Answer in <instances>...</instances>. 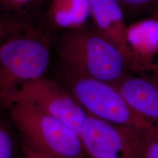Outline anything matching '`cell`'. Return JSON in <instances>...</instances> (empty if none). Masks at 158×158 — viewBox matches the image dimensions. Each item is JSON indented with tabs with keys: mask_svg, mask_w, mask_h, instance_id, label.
<instances>
[{
	"mask_svg": "<svg viewBox=\"0 0 158 158\" xmlns=\"http://www.w3.org/2000/svg\"><path fill=\"white\" fill-rule=\"evenodd\" d=\"M21 146H22L23 158H60L37 151V150L28 147L22 142H21Z\"/></svg>",
	"mask_w": 158,
	"mask_h": 158,
	"instance_id": "cell-16",
	"label": "cell"
},
{
	"mask_svg": "<svg viewBox=\"0 0 158 158\" xmlns=\"http://www.w3.org/2000/svg\"><path fill=\"white\" fill-rule=\"evenodd\" d=\"M80 135L88 158H134L118 126L89 115Z\"/></svg>",
	"mask_w": 158,
	"mask_h": 158,
	"instance_id": "cell-7",
	"label": "cell"
},
{
	"mask_svg": "<svg viewBox=\"0 0 158 158\" xmlns=\"http://www.w3.org/2000/svg\"><path fill=\"white\" fill-rule=\"evenodd\" d=\"M0 158H23L21 138L7 110H0Z\"/></svg>",
	"mask_w": 158,
	"mask_h": 158,
	"instance_id": "cell-13",
	"label": "cell"
},
{
	"mask_svg": "<svg viewBox=\"0 0 158 158\" xmlns=\"http://www.w3.org/2000/svg\"><path fill=\"white\" fill-rule=\"evenodd\" d=\"M127 36L142 73L149 71L158 51V19L152 17L128 26Z\"/></svg>",
	"mask_w": 158,
	"mask_h": 158,
	"instance_id": "cell-9",
	"label": "cell"
},
{
	"mask_svg": "<svg viewBox=\"0 0 158 158\" xmlns=\"http://www.w3.org/2000/svg\"><path fill=\"white\" fill-rule=\"evenodd\" d=\"M123 10L125 16H136L158 7V0H116Z\"/></svg>",
	"mask_w": 158,
	"mask_h": 158,
	"instance_id": "cell-14",
	"label": "cell"
},
{
	"mask_svg": "<svg viewBox=\"0 0 158 158\" xmlns=\"http://www.w3.org/2000/svg\"><path fill=\"white\" fill-rule=\"evenodd\" d=\"M58 81L70 91L88 115L122 127H144L152 124L132 109L114 84L62 69Z\"/></svg>",
	"mask_w": 158,
	"mask_h": 158,
	"instance_id": "cell-4",
	"label": "cell"
},
{
	"mask_svg": "<svg viewBox=\"0 0 158 158\" xmlns=\"http://www.w3.org/2000/svg\"><path fill=\"white\" fill-rule=\"evenodd\" d=\"M115 86L136 114L158 124V83L152 77L131 74Z\"/></svg>",
	"mask_w": 158,
	"mask_h": 158,
	"instance_id": "cell-8",
	"label": "cell"
},
{
	"mask_svg": "<svg viewBox=\"0 0 158 158\" xmlns=\"http://www.w3.org/2000/svg\"><path fill=\"white\" fill-rule=\"evenodd\" d=\"M93 26L102 36L119 49L133 73H142L127 41L125 14L116 0H89Z\"/></svg>",
	"mask_w": 158,
	"mask_h": 158,
	"instance_id": "cell-6",
	"label": "cell"
},
{
	"mask_svg": "<svg viewBox=\"0 0 158 158\" xmlns=\"http://www.w3.org/2000/svg\"><path fill=\"white\" fill-rule=\"evenodd\" d=\"M50 62V41L39 28L0 45V110H7L26 84L44 76Z\"/></svg>",
	"mask_w": 158,
	"mask_h": 158,
	"instance_id": "cell-2",
	"label": "cell"
},
{
	"mask_svg": "<svg viewBox=\"0 0 158 158\" xmlns=\"http://www.w3.org/2000/svg\"><path fill=\"white\" fill-rule=\"evenodd\" d=\"M7 112L28 147L60 158H88L80 134L64 122L21 100H15Z\"/></svg>",
	"mask_w": 158,
	"mask_h": 158,
	"instance_id": "cell-3",
	"label": "cell"
},
{
	"mask_svg": "<svg viewBox=\"0 0 158 158\" xmlns=\"http://www.w3.org/2000/svg\"><path fill=\"white\" fill-rule=\"evenodd\" d=\"M149 71L151 73V76L158 83V63H153Z\"/></svg>",
	"mask_w": 158,
	"mask_h": 158,
	"instance_id": "cell-17",
	"label": "cell"
},
{
	"mask_svg": "<svg viewBox=\"0 0 158 158\" xmlns=\"http://www.w3.org/2000/svg\"><path fill=\"white\" fill-rule=\"evenodd\" d=\"M38 29L32 24H23L0 21V45L18 35Z\"/></svg>",
	"mask_w": 158,
	"mask_h": 158,
	"instance_id": "cell-15",
	"label": "cell"
},
{
	"mask_svg": "<svg viewBox=\"0 0 158 158\" xmlns=\"http://www.w3.org/2000/svg\"><path fill=\"white\" fill-rule=\"evenodd\" d=\"M152 15L154 18H156V19H158V7L155 10V11L152 13Z\"/></svg>",
	"mask_w": 158,
	"mask_h": 158,
	"instance_id": "cell-18",
	"label": "cell"
},
{
	"mask_svg": "<svg viewBox=\"0 0 158 158\" xmlns=\"http://www.w3.org/2000/svg\"><path fill=\"white\" fill-rule=\"evenodd\" d=\"M15 100L33 105L44 113L64 122L79 134L89 116L64 84L45 76L23 86Z\"/></svg>",
	"mask_w": 158,
	"mask_h": 158,
	"instance_id": "cell-5",
	"label": "cell"
},
{
	"mask_svg": "<svg viewBox=\"0 0 158 158\" xmlns=\"http://www.w3.org/2000/svg\"><path fill=\"white\" fill-rule=\"evenodd\" d=\"M50 0H0V21L32 24L33 20Z\"/></svg>",
	"mask_w": 158,
	"mask_h": 158,
	"instance_id": "cell-12",
	"label": "cell"
},
{
	"mask_svg": "<svg viewBox=\"0 0 158 158\" xmlns=\"http://www.w3.org/2000/svg\"><path fill=\"white\" fill-rule=\"evenodd\" d=\"M89 18V0H50L44 13L49 27L63 31L81 28Z\"/></svg>",
	"mask_w": 158,
	"mask_h": 158,
	"instance_id": "cell-10",
	"label": "cell"
},
{
	"mask_svg": "<svg viewBox=\"0 0 158 158\" xmlns=\"http://www.w3.org/2000/svg\"><path fill=\"white\" fill-rule=\"evenodd\" d=\"M62 68L70 73L110 83L134 74L119 49L92 27L63 31L56 45Z\"/></svg>",
	"mask_w": 158,
	"mask_h": 158,
	"instance_id": "cell-1",
	"label": "cell"
},
{
	"mask_svg": "<svg viewBox=\"0 0 158 158\" xmlns=\"http://www.w3.org/2000/svg\"><path fill=\"white\" fill-rule=\"evenodd\" d=\"M134 158H158V124L144 127H122Z\"/></svg>",
	"mask_w": 158,
	"mask_h": 158,
	"instance_id": "cell-11",
	"label": "cell"
}]
</instances>
